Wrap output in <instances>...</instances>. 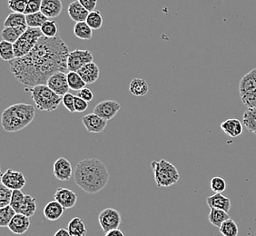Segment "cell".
<instances>
[{
	"instance_id": "1",
	"label": "cell",
	"mask_w": 256,
	"mask_h": 236,
	"mask_svg": "<svg viewBox=\"0 0 256 236\" xmlns=\"http://www.w3.org/2000/svg\"><path fill=\"white\" fill-rule=\"evenodd\" d=\"M68 46L60 36H43L28 54L8 62L10 71L26 88L46 84L52 74L68 70Z\"/></svg>"
},
{
	"instance_id": "2",
	"label": "cell",
	"mask_w": 256,
	"mask_h": 236,
	"mask_svg": "<svg viewBox=\"0 0 256 236\" xmlns=\"http://www.w3.org/2000/svg\"><path fill=\"white\" fill-rule=\"evenodd\" d=\"M109 171L106 166L96 158H88L76 164L74 180L76 186L90 194L103 190L109 182Z\"/></svg>"
},
{
	"instance_id": "3",
	"label": "cell",
	"mask_w": 256,
	"mask_h": 236,
	"mask_svg": "<svg viewBox=\"0 0 256 236\" xmlns=\"http://www.w3.org/2000/svg\"><path fill=\"white\" fill-rule=\"evenodd\" d=\"M36 116V108L30 104L18 103L6 108L1 116L3 129L8 133L18 132L30 126Z\"/></svg>"
},
{
	"instance_id": "4",
	"label": "cell",
	"mask_w": 256,
	"mask_h": 236,
	"mask_svg": "<svg viewBox=\"0 0 256 236\" xmlns=\"http://www.w3.org/2000/svg\"><path fill=\"white\" fill-rule=\"evenodd\" d=\"M26 91L31 93V98L36 108L40 111L52 112L58 108L62 103L63 96L54 93L48 84H38L33 88H26Z\"/></svg>"
},
{
	"instance_id": "5",
	"label": "cell",
	"mask_w": 256,
	"mask_h": 236,
	"mask_svg": "<svg viewBox=\"0 0 256 236\" xmlns=\"http://www.w3.org/2000/svg\"><path fill=\"white\" fill-rule=\"evenodd\" d=\"M154 181L158 187H170L178 184L180 179V174L178 168L172 162L166 159L151 162Z\"/></svg>"
},
{
	"instance_id": "6",
	"label": "cell",
	"mask_w": 256,
	"mask_h": 236,
	"mask_svg": "<svg viewBox=\"0 0 256 236\" xmlns=\"http://www.w3.org/2000/svg\"><path fill=\"white\" fill-rule=\"evenodd\" d=\"M239 92L242 102L247 108H256V68L242 78Z\"/></svg>"
},
{
	"instance_id": "7",
	"label": "cell",
	"mask_w": 256,
	"mask_h": 236,
	"mask_svg": "<svg viewBox=\"0 0 256 236\" xmlns=\"http://www.w3.org/2000/svg\"><path fill=\"white\" fill-rule=\"evenodd\" d=\"M43 36L44 34L38 28H28L25 33L14 43L16 58L28 54Z\"/></svg>"
},
{
	"instance_id": "8",
	"label": "cell",
	"mask_w": 256,
	"mask_h": 236,
	"mask_svg": "<svg viewBox=\"0 0 256 236\" xmlns=\"http://www.w3.org/2000/svg\"><path fill=\"white\" fill-rule=\"evenodd\" d=\"M98 222L104 232H108L118 229L122 222V216L118 210L114 208H106L99 214Z\"/></svg>"
},
{
	"instance_id": "9",
	"label": "cell",
	"mask_w": 256,
	"mask_h": 236,
	"mask_svg": "<svg viewBox=\"0 0 256 236\" xmlns=\"http://www.w3.org/2000/svg\"><path fill=\"white\" fill-rule=\"evenodd\" d=\"M91 62H94V56L89 50H76L69 52L68 58L69 71L78 72L84 66Z\"/></svg>"
},
{
	"instance_id": "10",
	"label": "cell",
	"mask_w": 256,
	"mask_h": 236,
	"mask_svg": "<svg viewBox=\"0 0 256 236\" xmlns=\"http://www.w3.org/2000/svg\"><path fill=\"white\" fill-rule=\"evenodd\" d=\"M1 184L12 190H22L26 184V179L23 172L8 169L1 176Z\"/></svg>"
},
{
	"instance_id": "11",
	"label": "cell",
	"mask_w": 256,
	"mask_h": 236,
	"mask_svg": "<svg viewBox=\"0 0 256 236\" xmlns=\"http://www.w3.org/2000/svg\"><path fill=\"white\" fill-rule=\"evenodd\" d=\"M121 109L118 102L114 100H104L98 104L94 108V113L108 122L113 119Z\"/></svg>"
},
{
	"instance_id": "12",
	"label": "cell",
	"mask_w": 256,
	"mask_h": 236,
	"mask_svg": "<svg viewBox=\"0 0 256 236\" xmlns=\"http://www.w3.org/2000/svg\"><path fill=\"white\" fill-rule=\"evenodd\" d=\"M82 123L89 133H102L108 126V121L94 112L84 116L82 118Z\"/></svg>"
},
{
	"instance_id": "13",
	"label": "cell",
	"mask_w": 256,
	"mask_h": 236,
	"mask_svg": "<svg viewBox=\"0 0 256 236\" xmlns=\"http://www.w3.org/2000/svg\"><path fill=\"white\" fill-rule=\"evenodd\" d=\"M54 176L58 180L66 182L74 176L73 166L66 158H60L54 164Z\"/></svg>"
},
{
	"instance_id": "14",
	"label": "cell",
	"mask_w": 256,
	"mask_h": 236,
	"mask_svg": "<svg viewBox=\"0 0 256 236\" xmlns=\"http://www.w3.org/2000/svg\"><path fill=\"white\" fill-rule=\"evenodd\" d=\"M54 200L60 202L64 209L73 208L78 202V196L73 190L66 187H60L54 196Z\"/></svg>"
},
{
	"instance_id": "15",
	"label": "cell",
	"mask_w": 256,
	"mask_h": 236,
	"mask_svg": "<svg viewBox=\"0 0 256 236\" xmlns=\"http://www.w3.org/2000/svg\"><path fill=\"white\" fill-rule=\"evenodd\" d=\"M48 86L54 91V93L63 96L68 93L69 86L68 76L64 72H56L50 76L48 81Z\"/></svg>"
},
{
	"instance_id": "16",
	"label": "cell",
	"mask_w": 256,
	"mask_h": 236,
	"mask_svg": "<svg viewBox=\"0 0 256 236\" xmlns=\"http://www.w3.org/2000/svg\"><path fill=\"white\" fill-rule=\"evenodd\" d=\"M30 228V217L16 212L8 224V229L15 234H24Z\"/></svg>"
},
{
	"instance_id": "17",
	"label": "cell",
	"mask_w": 256,
	"mask_h": 236,
	"mask_svg": "<svg viewBox=\"0 0 256 236\" xmlns=\"http://www.w3.org/2000/svg\"><path fill=\"white\" fill-rule=\"evenodd\" d=\"M206 202L210 209H220L227 212L231 209V200L221 192L207 197Z\"/></svg>"
},
{
	"instance_id": "18",
	"label": "cell",
	"mask_w": 256,
	"mask_h": 236,
	"mask_svg": "<svg viewBox=\"0 0 256 236\" xmlns=\"http://www.w3.org/2000/svg\"><path fill=\"white\" fill-rule=\"evenodd\" d=\"M63 4L61 0H42L41 12L48 18H56L61 14Z\"/></svg>"
},
{
	"instance_id": "19",
	"label": "cell",
	"mask_w": 256,
	"mask_h": 236,
	"mask_svg": "<svg viewBox=\"0 0 256 236\" xmlns=\"http://www.w3.org/2000/svg\"><path fill=\"white\" fill-rule=\"evenodd\" d=\"M86 84H94L100 76V69L94 62H91L84 66L78 72Z\"/></svg>"
},
{
	"instance_id": "20",
	"label": "cell",
	"mask_w": 256,
	"mask_h": 236,
	"mask_svg": "<svg viewBox=\"0 0 256 236\" xmlns=\"http://www.w3.org/2000/svg\"><path fill=\"white\" fill-rule=\"evenodd\" d=\"M88 10H86L83 6L80 4L78 0L70 3L68 6V15L70 18L74 22H84L89 15Z\"/></svg>"
},
{
	"instance_id": "21",
	"label": "cell",
	"mask_w": 256,
	"mask_h": 236,
	"mask_svg": "<svg viewBox=\"0 0 256 236\" xmlns=\"http://www.w3.org/2000/svg\"><path fill=\"white\" fill-rule=\"evenodd\" d=\"M64 210L66 209L60 204V202L54 200L46 204L43 214H44V216L48 221H58L63 216Z\"/></svg>"
},
{
	"instance_id": "22",
	"label": "cell",
	"mask_w": 256,
	"mask_h": 236,
	"mask_svg": "<svg viewBox=\"0 0 256 236\" xmlns=\"http://www.w3.org/2000/svg\"><path fill=\"white\" fill-rule=\"evenodd\" d=\"M221 128L227 136L232 138H237L242 133V124L236 118L227 119L221 124Z\"/></svg>"
},
{
	"instance_id": "23",
	"label": "cell",
	"mask_w": 256,
	"mask_h": 236,
	"mask_svg": "<svg viewBox=\"0 0 256 236\" xmlns=\"http://www.w3.org/2000/svg\"><path fill=\"white\" fill-rule=\"evenodd\" d=\"M28 28V25L20 26H16V28H10V26L5 28L4 26V30H2L1 36H2L3 40L14 44L16 41L25 33Z\"/></svg>"
},
{
	"instance_id": "24",
	"label": "cell",
	"mask_w": 256,
	"mask_h": 236,
	"mask_svg": "<svg viewBox=\"0 0 256 236\" xmlns=\"http://www.w3.org/2000/svg\"><path fill=\"white\" fill-rule=\"evenodd\" d=\"M36 211H38L36 199L30 194H26L25 199L20 206L18 212L30 218L34 216Z\"/></svg>"
},
{
	"instance_id": "25",
	"label": "cell",
	"mask_w": 256,
	"mask_h": 236,
	"mask_svg": "<svg viewBox=\"0 0 256 236\" xmlns=\"http://www.w3.org/2000/svg\"><path fill=\"white\" fill-rule=\"evenodd\" d=\"M68 229L72 236H86L88 232V229L84 220L78 216L74 217L71 221L69 222Z\"/></svg>"
},
{
	"instance_id": "26",
	"label": "cell",
	"mask_w": 256,
	"mask_h": 236,
	"mask_svg": "<svg viewBox=\"0 0 256 236\" xmlns=\"http://www.w3.org/2000/svg\"><path fill=\"white\" fill-rule=\"evenodd\" d=\"M130 94L136 96H144L149 91V86L146 80L142 78H134L129 86Z\"/></svg>"
},
{
	"instance_id": "27",
	"label": "cell",
	"mask_w": 256,
	"mask_h": 236,
	"mask_svg": "<svg viewBox=\"0 0 256 236\" xmlns=\"http://www.w3.org/2000/svg\"><path fill=\"white\" fill-rule=\"evenodd\" d=\"M231 217L229 214L226 211H222L220 209H211L208 216V220L214 226L220 228L224 222L230 219Z\"/></svg>"
},
{
	"instance_id": "28",
	"label": "cell",
	"mask_w": 256,
	"mask_h": 236,
	"mask_svg": "<svg viewBox=\"0 0 256 236\" xmlns=\"http://www.w3.org/2000/svg\"><path fill=\"white\" fill-rule=\"evenodd\" d=\"M74 34L79 40H89L93 36V30L86 21L78 22L74 26Z\"/></svg>"
},
{
	"instance_id": "29",
	"label": "cell",
	"mask_w": 256,
	"mask_h": 236,
	"mask_svg": "<svg viewBox=\"0 0 256 236\" xmlns=\"http://www.w3.org/2000/svg\"><path fill=\"white\" fill-rule=\"evenodd\" d=\"M242 124L249 132L256 134V108L246 110L242 118Z\"/></svg>"
},
{
	"instance_id": "30",
	"label": "cell",
	"mask_w": 256,
	"mask_h": 236,
	"mask_svg": "<svg viewBox=\"0 0 256 236\" xmlns=\"http://www.w3.org/2000/svg\"><path fill=\"white\" fill-rule=\"evenodd\" d=\"M68 76V82L69 88L74 90V91H80L81 89L84 88L86 86L81 76L78 72L69 71L66 74Z\"/></svg>"
},
{
	"instance_id": "31",
	"label": "cell",
	"mask_w": 256,
	"mask_h": 236,
	"mask_svg": "<svg viewBox=\"0 0 256 236\" xmlns=\"http://www.w3.org/2000/svg\"><path fill=\"white\" fill-rule=\"evenodd\" d=\"M26 25V18L24 13H16L13 12L6 18L4 22V26H10V28H16L20 26Z\"/></svg>"
},
{
	"instance_id": "32",
	"label": "cell",
	"mask_w": 256,
	"mask_h": 236,
	"mask_svg": "<svg viewBox=\"0 0 256 236\" xmlns=\"http://www.w3.org/2000/svg\"><path fill=\"white\" fill-rule=\"evenodd\" d=\"M0 56L4 61L10 62L16 58L14 44L2 40L0 42Z\"/></svg>"
},
{
	"instance_id": "33",
	"label": "cell",
	"mask_w": 256,
	"mask_h": 236,
	"mask_svg": "<svg viewBox=\"0 0 256 236\" xmlns=\"http://www.w3.org/2000/svg\"><path fill=\"white\" fill-rule=\"evenodd\" d=\"M26 25L28 28H40L44 22H46L48 20V18L40 11L34 14H30V15H26Z\"/></svg>"
},
{
	"instance_id": "34",
	"label": "cell",
	"mask_w": 256,
	"mask_h": 236,
	"mask_svg": "<svg viewBox=\"0 0 256 236\" xmlns=\"http://www.w3.org/2000/svg\"><path fill=\"white\" fill-rule=\"evenodd\" d=\"M88 25L93 30H98L102 28L104 18L102 13L98 10H94L89 13L88 18L86 20Z\"/></svg>"
},
{
	"instance_id": "35",
	"label": "cell",
	"mask_w": 256,
	"mask_h": 236,
	"mask_svg": "<svg viewBox=\"0 0 256 236\" xmlns=\"http://www.w3.org/2000/svg\"><path fill=\"white\" fill-rule=\"evenodd\" d=\"M219 231L224 236H238L239 228L236 222L232 219H228L219 228Z\"/></svg>"
},
{
	"instance_id": "36",
	"label": "cell",
	"mask_w": 256,
	"mask_h": 236,
	"mask_svg": "<svg viewBox=\"0 0 256 236\" xmlns=\"http://www.w3.org/2000/svg\"><path fill=\"white\" fill-rule=\"evenodd\" d=\"M16 212L11 206L0 208V226L8 227L10 222L15 216Z\"/></svg>"
},
{
	"instance_id": "37",
	"label": "cell",
	"mask_w": 256,
	"mask_h": 236,
	"mask_svg": "<svg viewBox=\"0 0 256 236\" xmlns=\"http://www.w3.org/2000/svg\"><path fill=\"white\" fill-rule=\"evenodd\" d=\"M40 30L42 31L44 36L46 38H56L60 32L58 26L54 20H48L46 22H44L43 26L40 28Z\"/></svg>"
},
{
	"instance_id": "38",
	"label": "cell",
	"mask_w": 256,
	"mask_h": 236,
	"mask_svg": "<svg viewBox=\"0 0 256 236\" xmlns=\"http://www.w3.org/2000/svg\"><path fill=\"white\" fill-rule=\"evenodd\" d=\"M12 194H13V190L6 186L3 184H1V186H0V208L10 206Z\"/></svg>"
},
{
	"instance_id": "39",
	"label": "cell",
	"mask_w": 256,
	"mask_h": 236,
	"mask_svg": "<svg viewBox=\"0 0 256 236\" xmlns=\"http://www.w3.org/2000/svg\"><path fill=\"white\" fill-rule=\"evenodd\" d=\"M26 194L22 190H13V194H12V199L10 206L14 208L16 212H18L20 206L25 199Z\"/></svg>"
},
{
	"instance_id": "40",
	"label": "cell",
	"mask_w": 256,
	"mask_h": 236,
	"mask_svg": "<svg viewBox=\"0 0 256 236\" xmlns=\"http://www.w3.org/2000/svg\"><path fill=\"white\" fill-rule=\"evenodd\" d=\"M8 8L16 13H24L28 0H8Z\"/></svg>"
},
{
	"instance_id": "41",
	"label": "cell",
	"mask_w": 256,
	"mask_h": 236,
	"mask_svg": "<svg viewBox=\"0 0 256 236\" xmlns=\"http://www.w3.org/2000/svg\"><path fill=\"white\" fill-rule=\"evenodd\" d=\"M210 186L211 189L214 192H224L226 189L227 184L226 180L220 176L214 177L211 179L210 182Z\"/></svg>"
},
{
	"instance_id": "42",
	"label": "cell",
	"mask_w": 256,
	"mask_h": 236,
	"mask_svg": "<svg viewBox=\"0 0 256 236\" xmlns=\"http://www.w3.org/2000/svg\"><path fill=\"white\" fill-rule=\"evenodd\" d=\"M74 96L73 94L66 93L63 96L62 99V103L64 104V108L68 110L70 113H74L76 109H74Z\"/></svg>"
},
{
	"instance_id": "43",
	"label": "cell",
	"mask_w": 256,
	"mask_h": 236,
	"mask_svg": "<svg viewBox=\"0 0 256 236\" xmlns=\"http://www.w3.org/2000/svg\"><path fill=\"white\" fill-rule=\"evenodd\" d=\"M41 5H42V0H28V3L26 8L25 15L40 12L41 10Z\"/></svg>"
},
{
	"instance_id": "44",
	"label": "cell",
	"mask_w": 256,
	"mask_h": 236,
	"mask_svg": "<svg viewBox=\"0 0 256 236\" xmlns=\"http://www.w3.org/2000/svg\"><path fill=\"white\" fill-rule=\"evenodd\" d=\"M88 108V102L84 101V99L79 98L78 96H74V109L76 112L82 113Z\"/></svg>"
},
{
	"instance_id": "45",
	"label": "cell",
	"mask_w": 256,
	"mask_h": 236,
	"mask_svg": "<svg viewBox=\"0 0 256 236\" xmlns=\"http://www.w3.org/2000/svg\"><path fill=\"white\" fill-rule=\"evenodd\" d=\"M78 96L79 98L84 99V101H86V102H91L94 99V94L88 88H82L79 91Z\"/></svg>"
},
{
	"instance_id": "46",
	"label": "cell",
	"mask_w": 256,
	"mask_h": 236,
	"mask_svg": "<svg viewBox=\"0 0 256 236\" xmlns=\"http://www.w3.org/2000/svg\"><path fill=\"white\" fill-rule=\"evenodd\" d=\"M80 4L84 6L89 12L94 11L98 6V0H78Z\"/></svg>"
},
{
	"instance_id": "47",
	"label": "cell",
	"mask_w": 256,
	"mask_h": 236,
	"mask_svg": "<svg viewBox=\"0 0 256 236\" xmlns=\"http://www.w3.org/2000/svg\"><path fill=\"white\" fill-rule=\"evenodd\" d=\"M104 236H126V234L124 232V231L118 228V229H114V230L106 232Z\"/></svg>"
},
{
	"instance_id": "48",
	"label": "cell",
	"mask_w": 256,
	"mask_h": 236,
	"mask_svg": "<svg viewBox=\"0 0 256 236\" xmlns=\"http://www.w3.org/2000/svg\"><path fill=\"white\" fill-rule=\"evenodd\" d=\"M54 236H72L71 234L69 232L68 229H64V228H61L60 230L56 232Z\"/></svg>"
}]
</instances>
